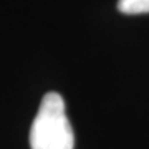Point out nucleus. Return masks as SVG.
<instances>
[{
	"instance_id": "2",
	"label": "nucleus",
	"mask_w": 149,
	"mask_h": 149,
	"mask_svg": "<svg viewBox=\"0 0 149 149\" xmlns=\"http://www.w3.org/2000/svg\"><path fill=\"white\" fill-rule=\"evenodd\" d=\"M118 8L126 15H138V13H149V0H119Z\"/></svg>"
},
{
	"instance_id": "1",
	"label": "nucleus",
	"mask_w": 149,
	"mask_h": 149,
	"mask_svg": "<svg viewBox=\"0 0 149 149\" xmlns=\"http://www.w3.org/2000/svg\"><path fill=\"white\" fill-rule=\"evenodd\" d=\"M32 149H73L74 134L68 121L65 100L50 91L43 96L30 129Z\"/></svg>"
}]
</instances>
